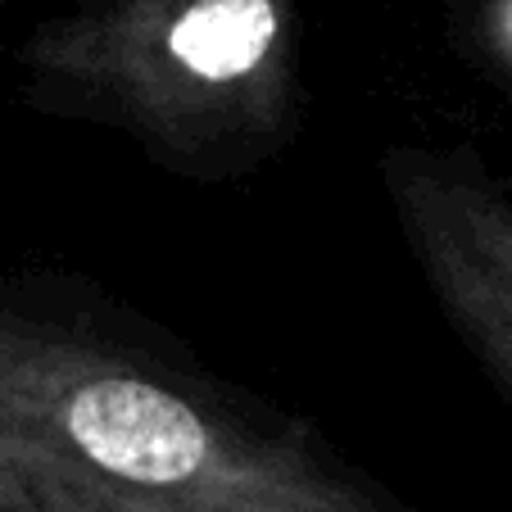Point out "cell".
I'll list each match as a JSON object with an SVG mask.
<instances>
[{"mask_svg":"<svg viewBox=\"0 0 512 512\" xmlns=\"http://www.w3.org/2000/svg\"><path fill=\"white\" fill-rule=\"evenodd\" d=\"M0 512H417L105 304H0Z\"/></svg>","mask_w":512,"mask_h":512,"instance_id":"cell-1","label":"cell"},{"mask_svg":"<svg viewBox=\"0 0 512 512\" xmlns=\"http://www.w3.org/2000/svg\"><path fill=\"white\" fill-rule=\"evenodd\" d=\"M32 100L114 127L164 173L236 182L304 123V91L277 0H168L46 32L28 50Z\"/></svg>","mask_w":512,"mask_h":512,"instance_id":"cell-2","label":"cell"},{"mask_svg":"<svg viewBox=\"0 0 512 512\" xmlns=\"http://www.w3.org/2000/svg\"><path fill=\"white\" fill-rule=\"evenodd\" d=\"M381 186L449 327L512 399V195L472 150L395 145Z\"/></svg>","mask_w":512,"mask_h":512,"instance_id":"cell-3","label":"cell"}]
</instances>
